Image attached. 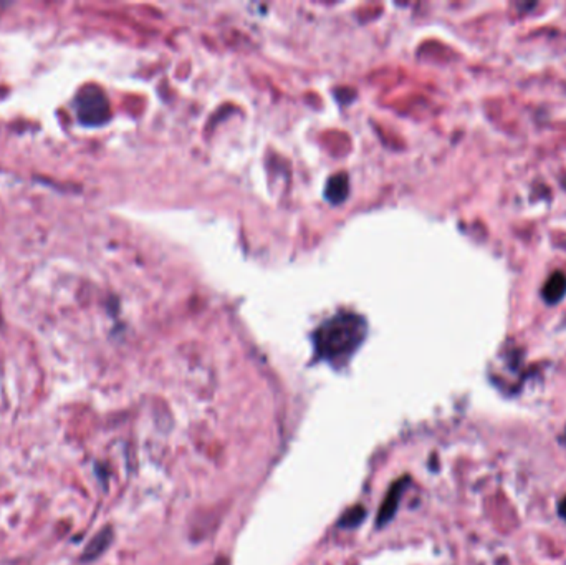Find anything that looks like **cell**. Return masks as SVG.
Masks as SVG:
<instances>
[{"label":"cell","instance_id":"obj_1","mask_svg":"<svg viewBox=\"0 0 566 565\" xmlns=\"http://www.w3.org/2000/svg\"><path fill=\"white\" fill-rule=\"evenodd\" d=\"M366 325L355 313H341L323 323L313 335L317 355L333 365H341L365 340Z\"/></svg>","mask_w":566,"mask_h":565},{"label":"cell","instance_id":"obj_2","mask_svg":"<svg viewBox=\"0 0 566 565\" xmlns=\"http://www.w3.org/2000/svg\"><path fill=\"white\" fill-rule=\"evenodd\" d=\"M409 477H403V479L396 481L393 486L389 487L388 494H386L383 504H381L379 514H377V528H384L386 524L389 523L391 519L396 516V511L399 507V499L403 496V492L408 487Z\"/></svg>","mask_w":566,"mask_h":565},{"label":"cell","instance_id":"obj_3","mask_svg":"<svg viewBox=\"0 0 566 565\" xmlns=\"http://www.w3.org/2000/svg\"><path fill=\"white\" fill-rule=\"evenodd\" d=\"M566 293V277L561 272H555L546 280L541 296L546 303H558Z\"/></svg>","mask_w":566,"mask_h":565},{"label":"cell","instance_id":"obj_4","mask_svg":"<svg viewBox=\"0 0 566 565\" xmlns=\"http://www.w3.org/2000/svg\"><path fill=\"white\" fill-rule=\"evenodd\" d=\"M111 539H113V532H111V529H103L101 532L96 535V537L91 540V544L86 547V552H85V560H90V559H96L98 555H101L105 552L106 549H108V545L111 544Z\"/></svg>","mask_w":566,"mask_h":565},{"label":"cell","instance_id":"obj_5","mask_svg":"<svg viewBox=\"0 0 566 565\" xmlns=\"http://www.w3.org/2000/svg\"><path fill=\"white\" fill-rule=\"evenodd\" d=\"M90 98V103H86V106H80V113H83L85 110L91 111V123L101 122L105 118V111L108 110L106 106V100L100 93H91L86 95Z\"/></svg>","mask_w":566,"mask_h":565},{"label":"cell","instance_id":"obj_6","mask_svg":"<svg viewBox=\"0 0 566 565\" xmlns=\"http://www.w3.org/2000/svg\"><path fill=\"white\" fill-rule=\"evenodd\" d=\"M365 518H366L365 507L356 506V507H353V509H348L346 513L343 514V518L340 519L338 525L343 529H353V528H356V525H360Z\"/></svg>","mask_w":566,"mask_h":565},{"label":"cell","instance_id":"obj_7","mask_svg":"<svg viewBox=\"0 0 566 565\" xmlns=\"http://www.w3.org/2000/svg\"><path fill=\"white\" fill-rule=\"evenodd\" d=\"M558 514H560V518H561V519H565V520H566V496L563 497V499L560 501V504H558Z\"/></svg>","mask_w":566,"mask_h":565}]
</instances>
